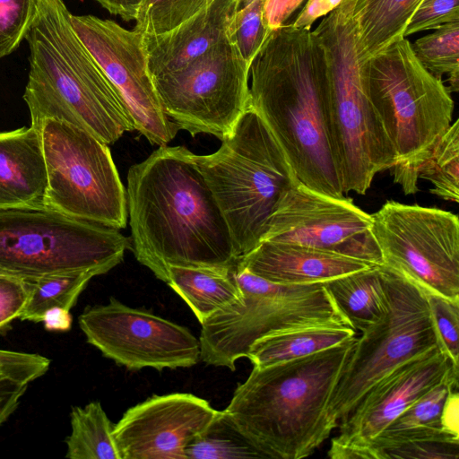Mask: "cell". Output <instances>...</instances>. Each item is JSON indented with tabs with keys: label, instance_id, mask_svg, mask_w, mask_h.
Returning <instances> with one entry per match:
<instances>
[{
	"label": "cell",
	"instance_id": "27",
	"mask_svg": "<svg viewBox=\"0 0 459 459\" xmlns=\"http://www.w3.org/2000/svg\"><path fill=\"white\" fill-rule=\"evenodd\" d=\"M71 433L65 438L70 459H121L114 425L98 401L74 406L70 413Z\"/></svg>",
	"mask_w": 459,
	"mask_h": 459
},
{
	"label": "cell",
	"instance_id": "26",
	"mask_svg": "<svg viewBox=\"0 0 459 459\" xmlns=\"http://www.w3.org/2000/svg\"><path fill=\"white\" fill-rule=\"evenodd\" d=\"M423 0H364L353 12L359 55L366 60L394 41L404 30Z\"/></svg>",
	"mask_w": 459,
	"mask_h": 459
},
{
	"label": "cell",
	"instance_id": "8",
	"mask_svg": "<svg viewBox=\"0 0 459 459\" xmlns=\"http://www.w3.org/2000/svg\"><path fill=\"white\" fill-rule=\"evenodd\" d=\"M234 278L239 298L202 325L200 359L207 365L236 369L252 344L264 336L307 326H351L324 282L281 284L256 276L237 264Z\"/></svg>",
	"mask_w": 459,
	"mask_h": 459
},
{
	"label": "cell",
	"instance_id": "18",
	"mask_svg": "<svg viewBox=\"0 0 459 459\" xmlns=\"http://www.w3.org/2000/svg\"><path fill=\"white\" fill-rule=\"evenodd\" d=\"M449 357L436 348L392 371L339 424L331 443L369 446L400 414L430 389L458 374Z\"/></svg>",
	"mask_w": 459,
	"mask_h": 459
},
{
	"label": "cell",
	"instance_id": "19",
	"mask_svg": "<svg viewBox=\"0 0 459 459\" xmlns=\"http://www.w3.org/2000/svg\"><path fill=\"white\" fill-rule=\"evenodd\" d=\"M241 1L212 0L173 30L158 35L143 34L151 77L188 65L227 38Z\"/></svg>",
	"mask_w": 459,
	"mask_h": 459
},
{
	"label": "cell",
	"instance_id": "40",
	"mask_svg": "<svg viewBox=\"0 0 459 459\" xmlns=\"http://www.w3.org/2000/svg\"><path fill=\"white\" fill-rule=\"evenodd\" d=\"M304 1L266 0L264 7V22L269 32L287 25Z\"/></svg>",
	"mask_w": 459,
	"mask_h": 459
},
{
	"label": "cell",
	"instance_id": "29",
	"mask_svg": "<svg viewBox=\"0 0 459 459\" xmlns=\"http://www.w3.org/2000/svg\"><path fill=\"white\" fill-rule=\"evenodd\" d=\"M186 459L265 458L223 411H218L207 427L186 449Z\"/></svg>",
	"mask_w": 459,
	"mask_h": 459
},
{
	"label": "cell",
	"instance_id": "16",
	"mask_svg": "<svg viewBox=\"0 0 459 459\" xmlns=\"http://www.w3.org/2000/svg\"><path fill=\"white\" fill-rule=\"evenodd\" d=\"M372 219L351 199L314 191L298 181L281 198L263 240L331 251L383 264Z\"/></svg>",
	"mask_w": 459,
	"mask_h": 459
},
{
	"label": "cell",
	"instance_id": "5",
	"mask_svg": "<svg viewBox=\"0 0 459 459\" xmlns=\"http://www.w3.org/2000/svg\"><path fill=\"white\" fill-rule=\"evenodd\" d=\"M211 154L189 155L228 225L237 255L264 238L278 203L298 181L285 153L249 106Z\"/></svg>",
	"mask_w": 459,
	"mask_h": 459
},
{
	"label": "cell",
	"instance_id": "6",
	"mask_svg": "<svg viewBox=\"0 0 459 459\" xmlns=\"http://www.w3.org/2000/svg\"><path fill=\"white\" fill-rule=\"evenodd\" d=\"M312 32L326 57L325 119L343 193L364 195L396 158L367 93L356 21L337 7Z\"/></svg>",
	"mask_w": 459,
	"mask_h": 459
},
{
	"label": "cell",
	"instance_id": "11",
	"mask_svg": "<svg viewBox=\"0 0 459 459\" xmlns=\"http://www.w3.org/2000/svg\"><path fill=\"white\" fill-rule=\"evenodd\" d=\"M48 176L45 206L117 230L127 224L126 192L108 145L69 123L40 128Z\"/></svg>",
	"mask_w": 459,
	"mask_h": 459
},
{
	"label": "cell",
	"instance_id": "35",
	"mask_svg": "<svg viewBox=\"0 0 459 459\" xmlns=\"http://www.w3.org/2000/svg\"><path fill=\"white\" fill-rule=\"evenodd\" d=\"M428 301L441 350L458 368L459 300H451L440 295L428 293Z\"/></svg>",
	"mask_w": 459,
	"mask_h": 459
},
{
	"label": "cell",
	"instance_id": "7",
	"mask_svg": "<svg viewBox=\"0 0 459 459\" xmlns=\"http://www.w3.org/2000/svg\"><path fill=\"white\" fill-rule=\"evenodd\" d=\"M370 103L395 153L394 182L405 195L418 191L413 172L452 124L454 100L441 79L428 72L401 38L364 61Z\"/></svg>",
	"mask_w": 459,
	"mask_h": 459
},
{
	"label": "cell",
	"instance_id": "44",
	"mask_svg": "<svg viewBox=\"0 0 459 459\" xmlns=\"http://www.w3.org/2000/svg\"><path fill=\"white\" fill-rule=\"evenodd\" d=\"M44 328L49 332H67L72 327L70 310L60 307L48 309L42 317Z\"/></svg>",
	"mask_w": 459,
	"mask_h": 459
},
{
	"label": "cell",
	"instance_id": "2",
	"mask_svg": "<svg viewBox=\"0 0 459 459\" xmlns=\"http://www.w3.org/2000/svg\"><path fill=\"white\" fill-rule=\"evenodd\" d=\"M249 106L260 116L298 179L343 197L325 119V50L308 29L273 30L250 65Z\"/></svg>",
	"mask_w": 459,
	"mask_h": 459
},
{
	"label": "cell",
	"instance_id": "30",
	"mask_svg": "<svg viewBox=\"0 0 459 459\" xmlns=\"http://www.w3.org/2000/svg\"><path fill=\"white\" fill-rule=\"evenodd\" d=\"M94 276H98L94 272H72L30 280L32 291L19 319L40 323L44 313L51 307L71 310Z\"/></svg>",
	"mask_w": 459,
	"mask_h": 459
},
{
	"label": "cell",
	"instance_id": "28",
	"mask_svg": "<svg viewBox=\"0 0 459 459\" xmlns=\"http://www.w3.org/2000/svg\"><path fill=\"white\" fill-rule=\"evenodd\" d=\"M432 183L431 194L455 204L459 201V120L456 119L416 167L413 179Z\"/></svg>",
	"mask_w": 459,
	"mask_h": 459
},
{
	"label": "cell",
	"instance_id": "13",
	"mask_svg": "<svg viewBox=\"0 0 459 459\" xmlns=\"http://www.w3.org/2000/svg\"><path fill=\"white\" fill-rule=\"evenodd\" d=\"M383 264L428 293L459 300V220L437 208L387 201L371 214Z\"/></svg>",
	"mask_w": 459,
	"mask_h": 459
},
{
	"label": "cell",
	"instance_id": "9",
	"mask_svg": "<svg viewBox=\"0 0 459 459\" xmlns=\"http://www.w3.org/2000/svg\"><path fill=\"white\" fill-rule=\"evenodd\" d=\"M131 248L119 230L47 206L0 209V269L26 280L63 273L104 274Z\"/></svg>",
	"mask_w": 459,
	"mask_h": 459
},
{
	"label": "cell",
	"instance_id": "42",
	"mask_svg": "<svg viewBox=\"0 0 459 459\" xmlns=\"http://www.w3.org/2000/svg\"><path fill=\"white\" fill-rule=\"evenodd\" d=\"M342 0H307L290 23L297 29L310 30L313 23L320 17H325L340 6Z\"/></svg>",
	"mask_w": 459,
	"mask_h": 459
},
{
	"label": "cell",
	"instance_id": "37",
	"mask_svg": "<svg viewBox=\"0 0 459 459\" xmlns=\"http://www.w3.org/2000/svg\"><path fill=\"white\" fill-rule=\"evenodd\" d=\"M32 291L31 281L11 274H0V333L19 318Z\"/></svg>",
	"mask_w": 459,
	"mask_h": 459
},
{
	"label": "cell",
	"instance_id": "10",
	"mask_svg": "<svg viewBox=\"0 0 459 459\" xmlns=\"http://www.w3.org/2000/svg\"><path fill=\"white\" fill-rule=\"evenodd\" d=\"M387 310L384 317L356 339L327 404L335 428L363 396L400 366L441 348L428 293L403 274L381 264Z\"/></svg>",
	"mask_w": 459,
	"mask_h": 459
},
{
	"label": "cell",
	"instance_id": "33",
	"mask_svg": "<svg viewBox=\"0 0 459 459\" xmlns=\"http://www.w3.org/2000/svg\"><path fill=\"white\" fill-rule=\"evenodd\" d=\"M265 1L242 0L229 28V39L248 65L270 34L264 22Z\"/></svg>",
	"mask_w": 459,
	"mask_h": 459
},
{
	"label": "cell",
	"instance_id": "45",
	"mask_svg": "<svg viewBox=\"0 0 459 459\" xmlns=\"http://www.w3.org/2000/svg\"><path fill=\"white\" fill-rule=\"evenodd\" d=\"M110 13L125 21L135 20L143 0H95Z\"/></svg>",
	"mask_w": 459,
	"mask_h": 459
},
{
	"label": "cell",
	"instance_id": "4",
	"mask_svg": "<svg viewBox=\"0 0 459 459\" xmlns=\"http://www.w3.org/2000/svg\"><path fill=\"white\" fill-rule=\"evenodd\" d=\"M65 0H38L30 28L23 100L30 126L46 119L78 126L112 144L135 130L117 91L76 35Z\"/></svg>",
	"mask_w": 459,
	"mask_h": 459
},
{
	"label": "cell",
	"instance_id": "21",
	"mask_svg": "<svg viewBox=\"0 0 459 459\" xmlns=\"http://www.w3.org/2000/svg\"><path fill=\"white\" fill-rule=\"evenodd\" d=\"M47 188L40 131L0 132V209L43 207Z\"/></svg>",
	"mask_w": 459,
	"mask_h": 459
},
{
	"label": "cell",
	"instance_id": "46",
	"mask_svg": "<svg viewBox=\"0 0 459 459\" xmlns=\"http://www.w3.org/2000/svg\"><path fill=\"white\" fill-rule=\"evenodd\" d=\"M364 0H342L339 8L347 14H352L355 8L363 2Z\"/></svg>",
	"mask_w": 459,
	"mask_h": 459
},
{
	"label": "cell",
	"instance_id": "36",
	"mask_svg": "<svg viewBox=\"0 0 459 459\" xmlns=\"http://www.w3.org/2000/svg\"><path fill=\"white\" fill-rule=\"evenodd\" d=\"M50 362L39 353L0 349V375L21 384L30 385L45 375Z\"/></svg>",
	"mask_w": 459,
	"mask_h": 459
},
{
	"label": "cell",
	"instance_id": "34",
	"mask_svg": "<svg viewBox=\"0 0 459 459\" xmlns=\"http://www.w3.org/2000/svg\"><path fill=\"white\" fill-rule=\"evenodd\" d=\"M38 0H0V59L15 51L25 39Z\"/></svg>",
	"mask_w": 459,
	"mask_h": 459
},
{
	"label": "cell",
	"instance_id": "38",
	"mask_svg": "<svg viewBox=\"0 0 459 459\" xmlns=\"http://www.w3.org/2000/svg\"><path fill=\"white\" fill-rule=\"evenodd\" d=\"M459 22V0H423L411 18L404 37Z\"/></svg>",
	"mask_w": 459,
	"mask_h": 459
},
{
	"label": "cell",
	"instance_id": "15",
	"mask_svg": "<svg viewBox=\"0 0 459 459\" xmlns=\"http://www.w3.org/2000/svg\"><path fill=\"white\" fill-rule=\"evenodd\" d=\"M74 30L111 82L135 130L152 144L167 145L178 126L165 115L149 73L143 34L97 16L71 15Z\"/></svg>",
	"mask_w": 459,
	"mask_h": 459
},
{
	"label": "cell",
	"instance_id": "24",
	"mask_svg": "<svg viewBox=\"0 0 459 459\" xmlns=\"http://www.w3.org/2000/svg\"><path fill=\"white\" fill-rule=\"evenodd\" d=\"M231 268L169 266L166 283L202 324L240 296Z\"/></svg>",
	"mask_w": 459,
	"mask_h": 459
},
{
	"label": "cell",
	"instance_id": "22",
	"mask_svg": "<svg viewBox=\"0 0 459 459\" xmlns=\"http://www.w3.org/2000/svg\"><path fill=\"white\" fill-rule=\"evenodd\" d=\"M458 387V374L452 375L400 414L369 445L379 459L385 450L418 441L459 443V438L443 430L440 416L448 393Z\"/></svg>",
	"mask_w": 459,
	"mask_h": 459
},
{
	"label": "cell",
	"instance_id": "23",
	"mask_svg": "<svg viewBox=\"0 0 459 459\" xmlns=\"http://www.w3.org/2000/svg\"><path fill=\"white\" fill-rule=\"evenodd\" d=\"M380 265H373L324 282L351 326L361 333L379 322L387 310Z\"/></svg>",
	"mask_w": 459,
	"mask_h": 459
},
{
	"label": "cell",
	"instance_id": "3",
	"mask_svg": "<svg viewBox=\"0 0 459 459\" xmlns=\"http://www.w3.org/2000/svg\"><path fill=\"white\" fill-rule=\"evenodd\" d=\"M356 339L305 357L254 367L224 411L265 458L309 456L335 429L327 404Z\"/></svg>",
	"mask_w": 459,
	"mask_h": 459
},
{
	"label": "cell",
	"instance_id": "43",
	"mask_svg": "<svg viewBox=\"0 0 459 459\" xmlns=\"http://www.w3.org/2000/svg\"><path fill=\"white\" fill-rule=\"evenodd\" d=\"M440 424L443 430L459 438V394L457 388L452 389L445 400Z\"/></svg>",
	"mask_w": 459,
	"mask_h": 459
},
{
	"label": "cell",
	"instance_id": "20",
	"mask_svg": "<svg viewBox=\"0 0 459 459\" xmlns=\"http://www.w3.org/2000/svg\"><path fill=\"white\" fill-rule=\"evenodd\" d=\"M238 264L256 276L281 284L325 282L378 265L331 251L272 240L261 241Z\"/></svg>",
	"mask_w": 459,
	"mask_h": 459
},
{
	"label": "cell",
	"instance_id": "17",
	"mask_svg": "<svg viewBox=\"0 0 459 459\" xmlns=\"http://www.w3.org/2000/svg\"><path fill=\"white\" fill-rule=\"evenodd\" d=\"M186 393L154 394L129 408L114 425L121 459H186V449L217 413Z\"/></svg>",
	"mask_w": 459,
	"mask_h": 459
},
{
	"label": "cell",
	"instance_id": "12",
	"mask_svg": "<svg viewBox=\"0 0 459 459\" xmlns=\"http://www.w3.org/2000/svg\"><path fill=\"white\" fill-rule=\"evenodd\" d=\"M249 71L227 37L188 65L152 79L163 112L179 130L222 140L249 107Z\"/></svg>",
	"mask_w": 459,
	"mask_h": 459
},
{
	"label": "cell",
	"instance_id": "32",
	"mask_svg": "<svg viewBox=\"0 0 459 459\" xmlns=\"http://www.w3.org/2000/svg\"><path fill=\"white\" fill-rule=\"evenodd\" d=\"M209 3V0H143L134 29L145 35L168 32L193 17Z\"/></svg>",
	"mask_w": 459,
	"mask_h": 459
},
{
	"label": "cell",
	"instance_id": "1",
	"mask_svg": "<svg viewBox=\"0 0 459 459\" xmlns=\"http://www.w3.org/2000/svg\"><path fill=\"white\" fill-rule=\"evenodd\" d=\"M189 153L161 145L127 174L131 249L165 283L169 266L231 268L240 259Z\"/></svg>",
	"mask_w": 459,
	"mask_h": 459
},
{
	"label": "cell",
	"instance_id": "31",
	"mask_svg": "<svg viewBox=\"0 0 459 459\" xmlns=\"http://www.w3.org/2000/svg\"><path fill=\"white\" fill-rule=\"evenodd\" d=\"M413 54L433 76L446 74L449 91L459 90V22L442 24L411 43Z\"/></svg>",
	"mask_w": 459,
	"mask_h": 459
},
{
	"label": "cell",
	"instance_id": "47",
	"mask_svg": "<svg viewBox=\"0 0 459 459\" xmlns=\"http://www.w3.org/2000/svg\"><path fill=\"white\" fill-rule=\"evenodd\" d=\"M0 274H10V273H6V272H4V271H3V270H1V269H0ZM11 275H12V274H11Z\"/></svg>",
	"mask_w": 459,
	"mask_h": 459
},
{
	"label": "cell",
	"instance_id": "39",
	"mask_svg": "<svg viewBox=\"0 0 459 459\" xmlns=\"http://www.w3.org/2000/svg\"><path fill=\"white\" fill-rule=\"evenodd\" d=\"M459 443L418 441L385 450L382 459H458Z\"/></svg>",
	"mask_w": 459,
	"mask_h": 459
},
{
	"label": "cell",
	"instance_id": "25",
	"mask_svg": "<svg viewBox=\"0 0 459 459\" xmlns=\"http://www.w3.org/2000/svg\"><path fill=\"white\" fill-rule=\"evenodd\" d=\"M356 336L350 326H307L273 333L256 340L247 358L254 367L305 357L338 345Z\"/></svg>",
	"mask_w": 459,
	"mask_h": 459
},
{
	"label": "cell",
	"instance_id": "14",
	"mask_svg": "<svg viewBox=\"0 0 459 459\" xmlns=\"http://www.w3.org/2000/svg\"><path fill=\"white\" fill-rule=\"evenodd\" d=\"M87 342L128 370L190 368L200 359V342L186 327L114 297L89 306L78 318Z\"/></svg>",
	"mask_w": 459,
	"mask_h": 459
},
{
	"label": "cell",
	"instance_id": "48",
	"mask_svg": "<svg viewBox=\"0 0 459 459\" xmlns=\"http://www.w3.org/2000/svg\"><path fill=\"white\" fill-rule=\"evenodd\" d=\"M209 1L211 2L212 0H209Z\"/></svg>",
	"mask_w": 459,
	"mask_h": 459
},
{
	"label": "cell",
	"instance_id": "41",
	"mask_svg": "<svg viewBox=\"0 0 459 459\" xmlns=\"http://www.w3.org/2000/svg\"><path fill=\"white\" fill-rule=\"evenodd\" d=\"M28 387L0 375V426L16 411Z\"/></svg>",
	"mask_w": 459,
	"mask_h": 459
}]
</instances>
